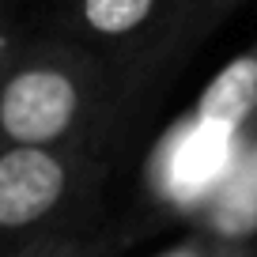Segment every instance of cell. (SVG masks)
Returning a JSON list of instances; mask_svg holds the SVG:
<instances>
[{
    "instance_id": "52a82bcc",
    "label": "cell",
    "mask_w": 257,
    "mask_h": 257,
    "mask_svg": "<svg viewBox=\"0 0 257 257\" xmlns=\"http://www.w3.org/2000/svg\"><path fill=\"white\" fill-rule=\"evenodd\" d=\"M219 257H257V242H246V246H223Z\"/></svg>"
},
{
    "instance_id": "3957f363",
    "label": "cell",
    "mask_w": 257,
    "mask_h": 257,
    "mask_svg": "<svg viewBox=\"0 0 257 257\" xmlns=\"http://www.w3.org/2000/svg\"><path fill=\"white\" fill-rule=\"evenodd\" d=\"M174 0H49V34L117 64V83L144 57Z\"/></svg>"
},
{
    "instance_id": "6da1fadb",
    "label": "cell",
    "mask_w": 257,
    "mask_h": 257,
    "mask_svg": "<svg viewBox=\"0 0 257 257\" xmlns=\"http://www.w3.org/2000/svg\"><path fill=\"white\" fill-rule=\"evenodd\" d=\"M117 64L42 31L19 42L0 76V152L76 148L110 152Z\"/></svg>"
},
{
    "instance_id": "9c48e42d",
    "label": "cell",
    "mask_w": 257,
    "mask_h": 257,
    "mask_svg": "<svg viewBox=\"0 0 257 257\" xmlns=\"http://www.w3.org/2000/svg\"><path fill=\"white\" fill-rule=\"evenodd\" d=\"M4 4H19V0H4Z\"/></svg>"
},
{
    "instance_id": "8992f818",
    "label": "cell",
    "mask_w": 257,
    "mask_h": 257,
    "mask_svg": "<svg viewBox=\"0 0 257 257\" xmlns=\"http://www.w3.org/2000/svg\"><path fill=\"white\" fill-rule=\"evenodd\" d=\"M16 46H19V42H12V27H4V31H0V76H4V68H8Z\"/></svg>"
},
{
    "instance_id": "ba28073f",
    "label": "cell",
    "mask_w": 257,
    "mask_h": 257,
    "mask_svg": "<svg viewBox=\"0 0 257 257\" xmlns=\"http://www.w3.org/2000/svg\"><path fill=\"white\" fill-rule=\"evenodd\" d=\"M12 8H16V4H4V0H0V31L12 27Z\"/></svg>"
},
{
    "instance_id": "5b68a950",
    "label": "cell",
    "mask_w": 257,
    "mask_h": 257,
    "mask_svg": "<svg viewBox=\"0 0 257 257\" xmlns=\"http://www.w3.org/2000/svg\"><path fill=\"white\" fill-rule=\"evenodd\" d=\"M16 257H95L91 238H61V234H46V238L31 242L27 249H19Z\"/></svg>"
},
{
    "instance_id": "7a4b0ae2",
    "label": "cell",
    "mask_w": 257,
    "mask_h": 257,
    "mask_svg": "<svg viewBox=\"0 0 257 257\" xmlns=\"http://www.w3.org/2000/svg\"><path fill=\"white\" fill-rule=\"evenodd\" d=\"M246 0H174L170 4L163 31L155 34V42L144 49V57L117 83V102H113V117H110V148H113V133L128 121H137V113H144L167 91V83L193 61V53Z\"/></svg>"
},
{
    "instance_id": "277c9868",
    "label": "cell",
    "mask_w": 257,
    "mask_h": 257,
    "mask_svg": "<svg viewBox=\"0 0 257 257\" xmlns=\"http://www.w3.org/2000/svg\"><path fill=\"white\" fill-rule=\"evenodd\" d=\"M197 238L216 246L257 242V110L238 128L212 193L193 212Z\"/></svg>"
}]
</instances>
